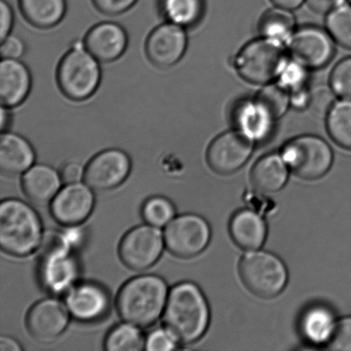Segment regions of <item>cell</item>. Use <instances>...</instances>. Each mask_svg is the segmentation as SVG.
<instances>
[{"label":"cell","instance_id":"603a6c76","mask_svg":"<svg viewBox=\"0 0 351 351\" xmlns=\"http://www.w3.org/2000/svg\"><path fill=\"white\" fill-rule=\"evenodd\" d=\"M337 323L335 313L328 305L308 306L299 319V331L302 338L313 346H328L335 333Z\"/></svg>","mask_w":351,"mask_h":351},{"label":"cell","instance_id":"7dc6e473","mask_svg":"<svg viewBox=\"0 0 351 351\" xmlns=\"http://www.w3.org/2000/svg\"><path fill=\"white\" fill-rule=\"evenodd\" d=\"M350 3H351V0H350Z\"/></svg>","mask_w":351,"mask_h":351},{"label":"cell","instance_id":"f1b7e54d","mask_svg":"<svg viewBox=\"0 0 351 351\" xmlns=\"http://www.w3.org/2000/svg\"><path fill=\"white\" fill-rule=\"evenodd\" d=\"M258 29L261 36L287 43L295 30V17L291 10L280 7L270 9L261 16Z\"/></svg>","mask_w":351,"mask_h":351},{"label":"cell","instance_id":"5bb4252c","mask_svg":"<svg viewBox=\"0 0 351 351\" xmlns=\"http://www.w3.org/2000/svg\"><path fill=\"white\" fill-rule=\"evenodd\" d=\"M89 186L82 182L65 184L51 202V213L57 222L65 226L84 223L90 216L95 206V195Z\"/></svg>","mask_w":351,"mask_h":351},{"label":"cell","instance_id":"836d02e7","mask_svg":"<svg viewBox=\"0 0 351 351\" xmlns=\"http://www.w3.org/2000/svg\"><path fill=\"white\" fill-rule=\"evenodd\" d=\"M309 70L298 62L289 60L278 77V84L291 95L308 90Z\"/></svg>","mask_w":351,"mask_h":351},{"label":"cell","instance_id":"277c9868","mask_svg":"<svg viewBox=\"0 0 351 351\" xmlns=\"http://www.w3.org/2000/svg\"><path fill=\"white\" fill-rule=\"evenodd\" d=\"M39 249V278L44 290L53 295L66 293L75 285L79 271L71 254L69 237L54 230L45 232Z\"/></svg>","mask_w":351,"mask_h":351},{"label":"cell","instance_id":"8992f818","mask_svg":"<svg viewBox=\"0 0 351 351\" xmlns=\"http://www.w3.org/2000/svg\"><path fill=\"white\" fill-rule=\"evenodd\" d=\"M99 62L86 49L84 43H77L58 64V87L68 99L85 101L97 90L101 82Z\"/></svg>","mask_w":351,"mask_h":351},{"label":"cell","instance_id":"7a4b0ae2","mask_svg":"<svg viewBox=\"0 0 351 351\" xmlns=\"http://www.w3.org/2000/svg\"><path fill=\"white\" fill-rule=\"evenodd\" d=\"M168 295L162 278L141 275L123 285L117 298V308L123 321L140 328H149L163 314Z\"/></svg>","mask_w":351,"mask_h":351},{"label":"cell","instance_id":"ffe728a7","mask_svg":"<svg viewBox=\"0 0 351 351\" xmlns=\"http://www.w3.org/2000/svg\"><path fill=\"white\" fill-rule=\"evenodd\" d=\"M32 80L29 69L19 60L3 58L0 64V101L8 108L22 104L29 95Z\"/></svg>","mask_w":351,"mask_h":351},{"label":"cell","instance_id":"9c48e42d","mask_svg":"<svg viewBox=\"0 0 351 351\" xmlns=\"http://www.w3.org/2000/svg\"><path fill=\"white\" fill-rule=\"evenodd\" d=\"M211 228L202 217L187 213L176 217L166 226L165 244L173 256L189 259L202 254L211 240Z\"/></svg>","mask_w":351,"mask_h":351},{"label":"cell","instance_id":"f6af8a7d","mask_svg":"<svg viewBox=\"0 0 351 351\" xmlns=\"http://www.w3.org/2000/svg\"><path fill=\"white\" fill-rule=\"evenodd\" d=\"M277 7L288 10H297L302 5L304 0H271Z\"/></svg>","mask_w":351,"mask_h":351},{"label":"cell","instance_id":"ee69618b","mask_svg":"<svg viewBox=\"0 0 351 351\" xmlns=\"http://www.w3.org/2000/svg\"><path fill=\"white\" fill-rule=\"evenodd\" d=\"M22 350L20 343L10 337H1L0 339V351Z\"/></svg>","mask_w":351,"mask_h":351},{"label":"cell","instance_id":"1f68e13d","mask_svg":"<svg viewBox=\"0 0 351 351\" xmlns=\"http://www.w3.org/2000/svg\"><path fill=\"white\" fill-rule=\"evenodd\" d=\"M142 215L147 225L162 228L175 218L176 211L170 199L154 196L144 202Z\"/></svg>","mask_w":351,"mask_h":351},{"label":"cell","instance_id":"44dd1931","mask_svg":"<svg viewBox=\"0 0 351 351\" xmlns=\"http://www.w3.org/2000/svg\"><path fill=\"white\" fill-rule=\"evenodd\" d=\"M229 232L234 243L240 249L258 250L266 242L267 226L261 213L253 209H241L230 219Z\"/></svg>","mask_w":351,"mask_h":351},{"label":"cell","instance_id":"ba28073f","mask_svg":"<svg viewBox=\"0 0 351 351\" xmlns=\"http://www.w3.org/2000/svg\"><path fill=\"white\" fill-rule=\"evenodd\" d=\"M280 154L291 173L304 180L324 177L333 163V151L328 143L309 134L288 141Z\"/></svg>","mask_w":351,"mask_h":351},{"label":"cell","instance_id":"4316f807","mask_svg":"<svg viewBox=\"0 0 351 351\" xmlns=\"http://www.w3.org/2000/svg\"><path fill=\"white\" fill-rule=\"evenodd\" d=\"M328 135L337 145L351 151V99L335 101L326 117Z\"/></svg>","mask_w":351,"mask_h":351},{"label":"cell","instance_id":"7bdbcfd3","mask_svg":"<svg viewBox=\"0 0 351 351\" xmlns=\"http://www.w3.org/2000/svg\"><path fill=\"white\" fill-rule=\"evenodd\" d=\"M313 12L328 14L345 3L346 0H306Z\"/></svg>","mask_w":351,"mask_h":351},{"label":"cell","instance_id":"2e32d148","mask_svg":"<svg viewBox=\"0 0 351 351\" xmlns=\"http://www.w3.org/2000/svg\"><path fill=\"white\" fill-rule=\"evenodd\" d=\"M184 27L173 23L158 26L147 37L146 53L156 66L170 68L184 57L188 46Z\"/></svg>","mask_w":351,"mask_h":351},{"label":"cell","instance_id":"bcb514c9","mask_svg":"<svg viewBox=\"0 0 351 351\" xmlns=\"http://www.w3.org/2000/svg\"><path fill=\"white\" fill-rule=\"evenodd\" d=\"M8 109L6 106H2L1 119H0V127H1L2 132H5L10 125V115Z\"/></svg>","mask_w":351,"mask_h":351},{"label":"cell","instance_id":"cb8c5ba5","mask_svg":"<svg viewBox=\"0 0 351 351\" xmlns=\"http://www.w3.org/2000/svg\"><path fill=\"white\" fill-rule=\"evenodd\" d=\"M60 173L47 165H34L23 174L24 194L37 206L51 204L61 189Z\"/></svg>","mask_w":351,"mask_h":351},{"label":"cell","instance_id":"e575fe53","mask_svg":"<svg viewBox=\"0 0 351 351\" xmlns=\"http://www.w3.org/2000/svg\"><path fill=\"white\" fill-rule=\"evenodd\" d=\"M330 88L335 95L351 99V57L337 64L330 74Z\"/></svg>","mask_w":351,"mask_h":351},{"label":"cell","instance_id":"f546056e","mask_svg":"<svg viewBox=\"0 0 351 351\" xmlns=\"http://www.w3.org/2000/svg\"><path fill=\"white\" fill-rule=\"evenodd\" d=\"M146 339L140 328L130 323L114 326L105 339L108 351H140L145 349Z\"/></svg>","mask_w":351,"mask_h":351},{"label":"cell","instance_id":"74e56055","mask_svg":"<svg viewBox=\"0 0 351 351\" xmlns=\"http://www.w3.org/2000/svg\"><path fill=\"white\" fill-rule=\"evenodd\" d=\"M178 342L166 328L154 330L147 336L145 350L149 351H168L177 348Z\"/></svg>","mask_w":351,"mask_h":351},{"label":"cell","instance_id":"d6a6232c","mask_svg":"<svg viewBox=\"0 0 351 351\" xmlns=\"http://www.w3.org/2000/svg\"><path fill=\"white\" fill-rule=\"evenodd\" d=\"M256 97L277 120L282 118L291 106L290 93L278 82L265 86Z\"/></svg>","mask_w":351,"mask_h":351},{"label":"cell","instance_id":"5b68a950","mask_svg":"<svg viewBox=\"0 0 351 351\" xmlns=\"http://www.w3.org/2000/svg\"><path fill=\"white\" fill-rule=\"evenodd\" d=\"M288 60L283 43L261 36L241 48L233 66L244 81L267 85L277 80Z\"/></svg>","mask_w":351,"mask_h":351},{"label":"cell","instance_id":"52a82bcc","mask_svg":"<svg viewBox=\"0 0 351 351\" xmlns=\"http://www.w3.org/2000/svg\"><path fill=\"white\" fill-rule=\"evenodd\" d=\"M241 280L251 293L274 298L285 290L288 271L276 254L263 250L247 251L239 265Z\"/></svg>","mask_w":351,"mask_h":351},{"label":"cell","instance_id":"8fae6325","mask_svg":"<svg viewBox=\"0 0 351 351\" xmlns=\"http://www.w3.org/2000/svg\"><path fill=\"white\" fill-rule=\"evenodd\" d=\"M165 244L160 228L149 225L135 227L127 232L119 244V256L130 269H147L160 259Z\"/></svg>","mask_w":351,"mask_h":351},{"label":"cell","instance_id":"4fadbf2b","mask_svg":"<svg viewBox=\"0 0 351 351\" xmlns=\"http://www.w3.org/2000/svg\"><path fill=\"white\" fill-rule=\"evenodd\" d=\"M130 171L132 160L128 154L120 149H106L89 161L84 180L94 191H111L126 180Z\"/></svg>","mask_w":351,"mask_h":351},{"label":"cell","instance_id":"d6986e66","mask_svg":"<svg viewBox=\"0 0 351 351\" xmlns=\"http://www.w3.org/2000/svg\"><path fill=\"white\" fill-rule=\"evenodd\" d=\"M84 47L101 63L119 60L126 50L128 36L119 24L104 22L92 27L86 34Z\"/></svg>","mask_w":351,"mask_h":351},{"label":"cell","instance_id":"e0dca14e","mask_svg":"<svg viewBox=\"0 0 351 351\" xmlns=\"http://www.w3.org/2000/svg\"><path fill=\"white\" fill-rule=\"evenodd\" d=\"M65 294L69 313L78 322H95L108 314L109 294L101 285L82 282L75 284Z\"/></svg>","mask_w":351,"mask_h":351},{"label":"cell","instance_id":"9a60e30c","mask_svg":"<svg viewBox=\"0 0 351 351\" xmlns=\"http://www.w3.org/2000/svg\"><path fill=\"white\" fill-rule=\"evenodd\" d=\"M230 119L234 128L254 144L267 142L273 135L277 121L256 96L236 102Z\"/></svg>","mask_w":351,"mask_h":351},{"label":"cell","instance_id":"ac0fdd59","mask_svg":"<svg viewBox=\"0 0 351 351\" xmlns=\"http://www.w3.org/2000/svg\"><path fill=\"white\" fill-rule=\"evenodd\" d=\"M70 313L66 305L55 298L43 299L30 308L27 315V328L34 338L53 339L67 328Z\"/></svg>","mask_w":351,"mask_h":351},{"label":"cell","instance_id":"30bf717a","mask_svg":"<svg viewBox=\"0 0 351 351\" xmlns=\"http://www.w3.org/2000/svg\"><path fill=\"white\" fill-rule=\"evenodd\" d=\"M287 51L291 60L309 71L319 70L335 57V40L328 30L321 27L304 25L291 34L287 40Z\"/></svg>","mask_w":351,"mask_h":351},{"label":"cell","instance_id":"484cf974","mask_svg":"<svg viewBox=\"0 0 351 351\" xmlns=\"http://www.w3.org/2000/svg\"><path fill=\"white\" fill-rule=\"evenodd\" d=\"M21 12L31 25L51 29L63 20L66 0H19Z\"/></svg>","mask_w":351,"mask_h":351},{"label":"cell","instance_id":"8d00e7d4","mask_svg":"<svg viewBox=\"0 0 351 351\" xmlns=\"http://www.w3.org/2000/svg\"><path fill=\"white\" fill-rule=\"evenodd\" d=\"M326 346L330 350L351 351V316L338 321L335 333Z\"/></svg>","mask_w":351,"mask_h":351},{"label":"cell","instance_id":"f35d334b","mask_svg":"<svg viewBox=\"0 0 351 351\" xmlns=\"http://www.w3.org/2000/svg\"><path fill=\"white\" fill-rule=\"evenodd\" d=\"M137 0H93L96 9L105 15L118 16L135 5Z\"/></svg>","mask_w":351,"mask_h":351},{"label":"cell","instance_id":"6da1fadb","mask_svg":"<svg viewBox=\"0 0 351 351\" xmlns=\"http://www.w3.org/2000/svg\"><path fill=\"white\" fill-rule=\"evenodd\" d=\"M163 315L165 328L184 345L202 338L210 322L208 302L201 289L191 282H182L171 289Z\"/></svg>","mask_w":351,"mask_h":351},{"label":"cell","instance_id":"7402d4cb","mask_svg":"<svg viewBox=\"0 0 351 351\" xmlns=\"http://www.w3.org/2000/svg\"><path fill=\"white\" fill-rule=\"evenodd\" d=\"M36 152L19 134L3 132L0 136V170L10 177L24 174L34 166Z\"/></svg>","mask_w":351,"mask_h":351},{"label":"cell","instance_id":"b9f144b4","mask_svg":"<svg viewBox=\"0 0 351 351\" xmlns=\"http://www.w3.org/2000/svg\"><path fill=\"white\" fill-rule=\"evenodd\" d=\"M0 40H3L10 36L14 22L12 6L5 0H1L0 2Z\"/></svg>","mask_w":351,"mask_h":351},{"label":"cell","instance_id":"4dcf8cb0","mask_svg":"<svg viewBox=\"0 0 351 351\" xmlns=\"http://www.w3.org/2000/svg\"><path fill=\"white\" fill-rule=\"evenodd\" d=\"M326 26L337 43L351 50V5H343L329 12Z\"/></svg>","mask_w":351,"mask_h":351},{"label":"cell","instance_id":"d590c367","mask_svg":"<svg viewBox=\"0 0 351 351\" xmlns=\"http://www.w3.org/2000/svg\"><path fill=\"white\" fill-rule=\"evenodd\" d=\"M335 93L332 88L318 87L311 92L308 109L317 118H326L335 103Z\"/></svg>","mask_w":351,"mask_h":351},{"label":"cell","instance_id":"ab89813d","mask_svg":"<svg viewBox=\"0 0 351 351\" xmlns=\"http://www.w3.org/2000/svg\"><path fill=\"white\" fill-rule=\"evenodd\" d=\"M25 51V45L19 37L16 36H7L1 40L0 53L3 58L7 60H19Z\"/></svg>","mask_w":351,"mask_h":351},{"label":"cell","instance_id":"d4e9b609","mask_svg":"<svg viewBox=\"0 0 351 351\" xmlns=\"http://www.w3.org/2000/svg\"><path fill=\"white\" fill-rule=\"evenodd\" d=\"M290 171L281 154L270 153L260 158L254 165L250 180L257 191L269 194L285 187Z\"/></svg>","mask_w":351,"mask_h":351},{"label":"cell","instance_id":"83f0119b","mask_svg":"<svg viewBox=\"0 0 351 351\" xmlns=\"http://www.w3.org/2000/svg\"><path fill=\"white\" fill-rule=\"evenodd\" d=\"M160 5L168 22L182 27L196 25L205 12L204 0H160Z\"/></svg>","mask_w":351,"mask_h":351},{"label":"cell","instance_id":"60d3db41","mask_svg":"<svg viewBox=\"0 0 351 351\" xmlns=\"http://www.w3.org/2000/svg\"><path fill=\"white\" fill-rule=\"evenodd\" d=\"M85 168L77 162L65 164L60 171L62 182L64 184H75L84 179Z\"/></svg>","mask_w":351,"mask_h":351},{"label":"cell","instance_id":"3957f363","mask_svg":"<svg viewBox=\"0 0 351 351\" xmlns=\"http://www.w3.org/2000/svg\"><path fill=\"white\" fill-rule=\"evenodd\" d=\"M44 236L43 223L32 206L17 199L0 204V246L3 252L25 257L39 249Z\"/></svg>","mask_w":351,"mask_h":351},{"label":"cell","instance_id":"7c38bea8","mask_svg":"<svg viewBox=\"0 0 351 351\" xmlns=\"http://www.w3.org/2000/svg\"><path fill=\"white\" fill-rule=\"evenodd\" d=\"M254 143L237 130L222 133L213 141L206 151V162L220 175L235 173L252 156Z\"/></svg>","mask_w":351,"mask_h":351}]
</instances>
